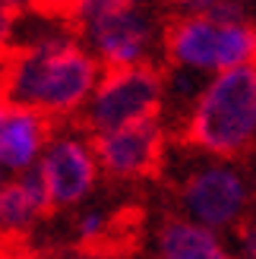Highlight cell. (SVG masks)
Listing matches in <instances>:
<instances>
[{"label":"cell","instance_id":"6da1fadb","mask_svg":"<svg viewBox=\"0 0 256 259\" xmlns=\"http://www.w3.org/2000/svg\"><path fill=\"white\" fill-rule=\"evenodd\" d=\"M101 63L76 35L19 51L4 63V105L38 111L48 120H76L101 82Z\"/></svg>","mask_w":256,"mask_h":259},{"label":"cell","instance_id":"7a4b0ae2","mask_svg":"<svg viewBox=\"0 0 256 259\" xmlns=\"http://www.w3.org/2000/svg\"><path fill=\"white\" fill-rule=\"evenodd\" d=\"M171 142L225 161L250 155L256 149V63L212 76Z\"/></svg>","mask_w":256,"mask_h":259},{"label":"cell","instance_id":"3957f363","mask_svg":"<svg viewBox=\"0 0 256 259\" xmlns=\"http://www.w3.org/2000/svg\"><path fill=\"white\" fill-rule=\"evenodd\" d=\"M164 67L187 73H228L256 63V25L215 22L209 16H168L161 32Z\"/></svg>","mask_w":256,"mask_h":259},{"label":"cell","instance_id":"277c9868","mask_svg":"<svg viewBox=\"0 0 256 259\" xmlns=\"http://www.w3.org/2000/svg\"><path fill=\"white\" fill-rule=\"evenodd\" d=\"M164 111V67H130L105 70L89 105L79 111L76 123L89 139L117 133L139 120L161 117Z\"/></svg>","mask_w":256,"mask_h":259},{"label":"cell","instance_id":"5b68a950","mask_svg":"<svg viewBox=\"0 0 256 259\" xmlns=\"http://www.w3.org/2000/svg\"><path fill=\"white\" fill-rule=\"evenodd\" d=\"M253 187L234 161L212 158L190 164L177 180V205L181 215L209 231H231L250 218Z\"/></svg>","mask_w":256,"mask_h":259},{"label":"cell","instance_id":"8992f818","mask_svg":"<svg viewBox=\"0 0 256 259\" xmlns=\"http://www.w3.org/2000/svg\"><path fill=\"white\" fill-rule=\"evenodd\" d=\"M89 41V51L101 63V70H130V67H155L152 48L161 45L164 22L158 25L155 10L146 4L108 13L79 29Z\"/></svg>","mask_w":256,"mask_h":259},{"label":"cell","instance_id":"52a82bcc","mask_svg":"<svg viewBox=\"0 0 256 259\" xmlns=\"http://www.w3.org/2000/svg\"><path fill=\"white\" fill-rule=\"evenodd\" d=\"M98 167L111 180H149L158 177L168 158V123L161 117L139 120L117 133L92 139Z\"/></svg>","mask_w":256,"mask_h":259},{"label":"cell","instance_id":"ba28073f","mask_svg":"<svg viewBox=\"0 0 256 259\" xmlns=\"http://www.w3.org/2000/svg\"><path fill=\"white\" fill-rule=\"evenodd\" d=\"M38 167L45 174L54 209H70V205L89 199V193L98 184V158L89 136L57 133L48 142Z\"/></svg>","mask_w":256,"mask_h":259},{"label":"cell","instance_id":"9c48e42d","mask_svg":"<svg viewBox=\"0 0 256 259\" xmlns=\"http://www.w3.org/2000/svg\"><path fill=\"white\" fill-rule=\"evenodd\" d=\"M54 120H48L38 111L7 108L0 123V167L7 174H25L41 161L48 142L54 139Z\"/></svg>","mask_w":256,"mask_h":259},{"label":"cell","instance_id":"30bf717a","mask_svg":"<svg viewBox=\"0 0 256 259\" xmlns=\"http://www.w3.org/2000/svg\"><path fill=\"white\" fill-rule=\"evenodd\" d=\"M158 259H234L228 243L215 231L184 215H164L155 234Z\"/></svg>","mask_w":256,"mask_h":259},{"label":"cell","instance_id":"8fae6325","mask_svg":"<svg viewBox=\"0 0 256 259\" xmlns=\"http://www.w3.org/2000/svg\"><path fill=\"white\" fill-rule=\"evenodd\" d=\"M48 218L35 205V199L25 193L16 177L0 190V247H22V240L32 234V228Z\"/></svg>","mask_w":256,"mask_h":259},{"label":"cell","instance_id":"7c38bea8","mask_svg":"<svg viewBox=\"0 0 256 259\" xmlns=\"http://www.w3.org/2000/svg\"><path fill=\"white\" fill-rule=\"evenodd\" d=\"M82 0H32L29 13L51 22H63V25H73L76 29V13H79Z\"/></svg>","mask_w":256,"mask_h":259},{"label":"cell","instance_id":"4fadbf2b","mask_svg":"<svg viewBox=\"0 0 256 259\" xmlns=\"http://www.w3.org/2000/svg\"><path fill=\"white\" fill-rule=\"evenodd\" d=\"M228 250H231L234 259H256V218L253 215L228 231Z\"/></svg>","mask_w":256,"mask_h":259},{"label":"cell","instance_id":"5bb4252c","mask_svg":"<svg viewBox=\"0 0 256 259\" xmlns=\"http://www.w3.org/2000/svg\"><path fill=\"white\" fill-rule=\"evenodd\" d=\"M143 0H82L79 4V13H76V29H86L89 22H95L108 13H117V10H126V7H139Z\"/></svg>","mask_w":256,"mask_h":259},{"label":"cell","instance_id":"9a60e30c","mask_svg":"<svg viewBox=\"0 0 256 259\" xmlns=\"http://www.w3.org/2000/svg\"><path fill=\"white\" fill-rule=\"evenodd\" d=\"M16 22H19V13L0 7V67H4L13 57V51H16Z\"/></svg>","mask_w":256,"mask_h":259},{"label":"cell","instance_id":"2e32d148","mask_svg":"<svg viewBox=\"0 0 256 259\" xmlns=\"http://www.w3.org/2000/svg\"><path fill=\"white\" fill-rule=\"evenodd\" d=\"M32 259H101V256L79 250V247H60V250H51V253H41V256H32Z\"/></svg>","mask_w":256,"mask_h":259},{"label":"cell","instance_id":"e0dca14e","mask_svg":"<svg viewBox=\"0 0 256 259\" xmlns=\"http://www.w3.org/2000/svg\"><path fill=\"white\" fill-rule=\"evenodd\" d=\"M219 4H225V0H190L181 13H184V16H206V13H212Z\"/></svg>","mask_w":256,"mask_h":259},{"label":"cell","instance_id":"ac0fdd59","mask_svg":"<svg viewBox=\"0 0 256 259\" xmlns=\"http://www.w3.org/2000/svg\"><path fill=\"white\" fill-rule=\"evenodd\" d=\"M0 7H4V10H13V13H29L32 0H0Z\"/></svg>","mask_w":256,"mask_h":259},{"label":"cell","instance_id":"d6986e66","mask_svg":"<svg viewBox=\"0 0 256 259\" xmlns=\"http://www.w3.org/2000/svg\"><path fill=\"white\" fill-rule=\"evenodd\" d=\"M0 259H29V256H22L19 250H10V247H0Z\"/></svg>","mask_w":256,"mask_h":259},{"label":"cell","instance_id":"ffe728a7","mask_svg":"<svg viewBox=\"0 0 256 259\" xmlns=\"http://www.w3.org/2000/svg\"><path fill=\"white\" fill-rule=\"evenodd\" d=\"M158 4H164V7H177V10H184L190 0H158Z\"/></svg>","mask_w":256,"mask_h":259},{"label":"cell","instance_id":"44dd1931","mask_svg":"<svg viewBox=\"0 0 256 259\" xmlns=\"http://www.w3.org/2000/svg\"><path fill=\"white\" fill-rule=\"evenodd\" d=\"M10 184V177H7V171H4V167H0V190H4Z\"/></svg>","mask_w":256,"mask_h":259},{"label":"cell","instance_id":"7402d4cb","mask_svg":"<svg viewBox=\"0 0 256 259\" xmlns=\"http://www.w3.org/2000/svg\"><path fill=\"white\" fill-rule=\"evenodd\" d=\"M0 105H4V67H0ZM7 108V105H4Z\"/></svg>","mask_w":256,"mask_h":259},{"label":"cell","instance_id":"603a6c76","mask_svg":"<svg viewBox=\"0 0 256 259\" xmlns=\"http://www.w3.org/2000/svg\"><path fill=\"white\" fill-rule=\"evenodd\" d=\"M4 114H7V108H4V105H0V123H4Z\"/></svg>","mask_w":256,"mask_h":259},{"label":"cell","instance_id":"cb8c5ba5","mask_svg":"<svg viewBox=\"0 0 256 259\" xmlns=\"http://www.w3.org/2000/svg\"><path fill=\"white\" fill-rule=\"evenodd\" d=\"M29 259H32V256H29Z\"/></svg>","mask_w":256,"mask_h":259}]
</instances>
